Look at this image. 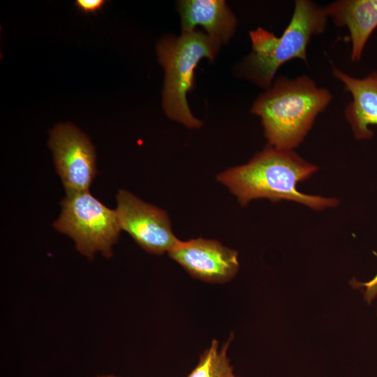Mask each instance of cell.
Wrapping results in <instances>:
<instances>
[{
	"label": "cell",
	"mask_w": 377,
	"mask_h": 377,
	"mask_svg": "<svg viewBox=\"0 0 377 377\" xmlns=\"http://www.w3.org/2000/svg\"><path fill=\"white\" fill-rule=\"evenodd\" d=\"M332 98L328 89L318 87L306 75L293 79L280 76L256 98L251 111L260 117L269 146L293 150Z\"/></svg>",
	"instance_id": "2"
},
{
	"label": "cell",
	"mask_w": 377,
	"mask_h": 377,
	"mask_svg": "<svg viewBox=\"0 0 377 377\" xmlns=\"http://www.w3.org/2000/svg\"><path fill=\"white\" fill-rule=\"evenodd\" d=\"M54 228L71 238L76 250L89 260L96 253L110 258L121 230L115 210L109 209L89 190L66 194Z\"/></svg>",
	"instance_id": "5"
},
{
	"label": "cell",
	"mask_w": 377,
	"mask_h": 377,
	"mask_svg": "<svg viewBox=\"0 0 377 377\" xmlns=\"http://www.w3.org/2000/svg\"><path fill=\"white\" fill-rule=\"evenodd\" d=\"M168 255L192 276L209 283L227 282L239 269L237 252L216 240H179Z\"/></svg>",
	"instance_id": "8"
},
{
	"label": "cell",
	"mask_w": 377,
	"mask_h": 377,
	"mask_svg": "<svg viewBox=\"0 0 377 377\" xmlns=\"http://www.w3.org/2000/svg\"><path fill=\"white\" fill-rule=\"evenodd\" d=\"M357 286L364 287V300L370 304L377 298V274L370 281L365 283H357Z\"/></svg>",
	"instance_id": "14"
},
{
	"label": "cell",
	"mask_w": 377,
	"mask_h": 377,
	"mask_svg": "<svg viewBox=\"0 0 377 377\" xmlns=\"http://www.w3.org/2000/svg\"><path fill=\"white\" fill-rule=\"evenodd\" d=\"M106 3L104 0H77L75 3L77 9L84 13H96Z\"/></svg>",
	"instance_id": "13"
},
{
	"label": "cell",
	"mask_w": 377,
	"mask_h": 377,
	"mask_svg": "<svg viewBox=\"0 0 377 377\" xmlns=\"http://www.w3.org/2000/svg\"><path fill=\"white\" fill-rule=\"evenodd\" d=\"M97 377H119V376L111 375V374H107V375H101Z\"/></svg>",
	"instance_id": "15"
},
{
	"label": "cell",
	"mask_w": 377,
	"mask_h": 377,
	"mask_svg": "<svg viewBox=\"0 0 377 377\" xmlns=\"http://www.w3.org/2000/svg\"><path fill=\"white\" fill-rule=\"evenodd\" d=\"M48 145L66 194L89 190L97 170L88 136L71 124H61L50 131Z\"/></svg>",
	"instance_id": "6"
},
{
	"label": "cell",
	"mask_w": 377,
	"mask_h": 377,
	"mask_svg": "<svg viewBox=\"0 0 377 377\" xmlns=\"http://www.w3.org/2000/svg\"><path fill=\"white\" fill-rule=\"evenodd\" d=\"M317 170L316 165L306 161L293 150L269 145L248 163L219 174L217 180L243 206L259 198L292 200L314 210L337 206L339 200L336 198L304 194L297 190V184L309 178Z\"/></svg>",
	"instance_id": "1"
},
{
	"label": "cell",
	"mask_w": 377,
	"mask_h": 377,
	"mask_svg": "<svg viewBox=\"0 0 377 377\" xmlns=\"http://www.w3.org/2000/svg\"><path fill=\"white\" fill-rule=\"evenodd\" d=\"M117 214L121 230L128 232L146 251L153 254L169 252L178 243L165 211L148 204L126 190L116 196Z\"/></svg>",
	"instance_id": "7"
},
{
	"label": "cell",
	"mask_w": 377,
	"mask_h": 377,
	"mask_svg": "<svg viewBox=\"0 0 377 377\" xmlns=\"http://www.w3.org/2000/svg\"><path fill=\"white\" fill-rule=\"evenodd\" d=\"M182 32L191 31L202 26L210 37L221 44L232 36L237 19L222 0H183L177 3Z\"/></svg>",
	"instance_id": "11"
},
{
	"label": "cell",
	"mask_w": 377,
	"mask_h": 377,
	"mask_svg": "<svg viewBox=\"0 0 377 377\" xmlns=\"http://www.w3.org/2000/svg\"><path fill=\"white\" fill-rule=\"evenodd\" d=\"M332 74L352 96L344 114L355 138H371L374 133L369 126L377 125V71L363 78H356L333 66Z\"/></svg>",
	"instance_id": "9"
},
{
	"label": "cell",
	"mask_w": 377,
	"mask_h": 377,
	"mask_svg": "<svg viewBox=\"0 0 377 377\" xmlns=\"http://www.w3.org/2000/svg\"><path fill=\"white\" fill-rule=\"evenodd\" d=\"M327 20L325 7L296 0L292 17L280 36L261 27L249 32L252 50L237 66L236 74L269 89L283 64L294 59L307 62L308 45L313 36L325 31Z\"/></svg>",
	"instance_id": "3"
},
{
	"label": "cell",
	"mask_w": 377,
	"mask_h": 377,
	"mask_svg": "<svg viewBox=\"0 0 377 377\" xmlns=\"http://www.w3.org/2000/svg\"><path fill=\"white\" fill-rule=\"evenodd\" d=\"M221 43L194 29L175 37L165 36L156 50L165 71L163 108L167 116L188 128H199L202 122L188 107L187 94L194 88L195 68L202 58L213 61Z\"/></svg>",
	"instance_id": "4"
},
{
	"label": "cell",
	"mask_w": 377,
	"mask_h": 377,
	"mask_svg": "<svg viewBox=\"0 0 377 377\" xmlns=\"http://www.w3.org/2000/svg\"><path fill=\"white\" fill-rule=\"evenodd\" d=\"M325 9L335 25L348 28L350 59L354 62L360 61L366 43L377 28V0H339Z\"/></svg>",
	"instance_id": "10"
},
{
	"label": "cell",
	"mask_w": 377,
	"mask_h": 377,
	"mask_svg": "<svg viewBox=\"0 0 377 377\" xmlns=\"http://www.w3.org/2000/svg\"><path fill=\"white\" fill-rule=\"evenodd\" d=\"M228 346L229 341L219 348L218 341L214 340L187 377H239L228 357Z\"/></svg>",
	"instance_id": "12"
}]
</instances>
